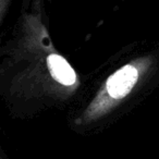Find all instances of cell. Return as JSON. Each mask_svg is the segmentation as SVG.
I'll return each mask as SVG.
<instances>
[{"instance_id":"cell-1","label":"cell","mask_w":159,"mask_h":159,"mask_svg":"<svg viewBox=\"0 0 159 159\" xmlns=\"http://www.w3.org/2000/svg\"><path fill=\"white\" fill-rule=\"evenodd\" d=\"M139 79V73L135 66L128 64L116 73L107 81V91L113 98H123L131 92Z\"/></svg>"},{"instance_id":"cell-2","label":"cell","mask_w":159,"mask_h":159,"mask_svg":"<svg viewBox=\"0 0 159 159\" xmlns=\"http://www.w3.org/2000/svg\"><path fill=\"white\" fill-rule=\"evenodd\" d=\"M47 66L51 76L62 85L70 86L76 81V74L66 59L57 53H51L47 58Z\"/></svg>"},{"instance_id":"cell-3","label":"cell","mask_w":159,"mask_h":159,"mask_svg":"<svg viewBox=\"0 0 159 159\" xmlns=\"http://www.w3.org/2000/svg\"><path fill=\"white\" fill-rule=\"evenodd\" d=\"M10 0H0V29L2 26L3 21H5L6 14L8 12V6H9Z\"/></svg>"},{"instance_id":"cell-4","label":"cell","mask_w":159,"mask_h":159,"mask_svg":"<svg viewBox=\"0 0 159 159\" xmlns=\"http://www.w3.org/2000/svg\"><path fill=\"white\" fill-rule=\"evenodd\" d=\"M0 159H8L5 152H3L2 150H1V148H0Z\"/></svg>"}]
</instances>
